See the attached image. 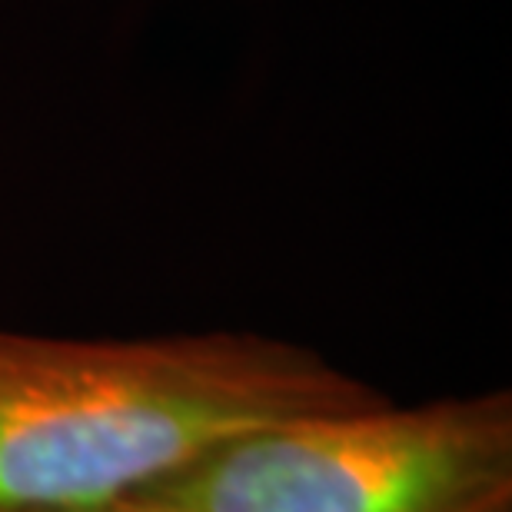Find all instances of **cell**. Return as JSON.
Listing matches in <instances>:
<instances>
[{"instance_id":"obj_1","label":"cell","mask_w":512,"mask_h":512,"mask_svg":"<svg viewBox=\"0 0 512 512\" xmlns=\"http://www.w3.org/2000/svg\"><path fill=\"white\" fill-rule=\"evenodd\" d=\"M376 396L310 346L247 330H0V509H124L223 439Z\"/></svg>"},{"instance_id":"obj_2","label":"cell","mask_w":512,"mask_h":512,"mask_svg":"<svg viewBox=\"0 0 512 512\" xmlns=\"http://www.w3.org/2000/svg\"><path fill=\"white\" fill-rule=\"evenodd\" d=\"M120 512H512V393H380L247 429Z\"/></svg>"},{"instance_id":"obj_3","label":"cell","mask_w":512,"mask_h":512,"mask_svg":"<svg viewBox=\"0 0 512 512\" xmlns=\"http://www.w3.org/2000/svg\"><path fill=\"white\" fill-rule=\"evenodd\" d=\"M0 512H120V509H0Z\"/></svg>"}]
</instances>
